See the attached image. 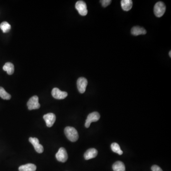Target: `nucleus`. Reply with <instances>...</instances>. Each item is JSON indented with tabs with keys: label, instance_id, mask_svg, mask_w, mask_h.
<instances>
[{
	"label": "nucleus",
	"instance_id": "nucleus-1",
	"mask_svg": "<svg viewBox=\"0 0 171 171\" xmlns=\"http://www.w3.org/2000/svg\"><path fill=\"white\" fill-rule=\"evenodd\" d=\"M64 132L67 138L71 142H76L78 140V133L74 127L67 126L65 128Z\"/></svg>",
	"mask_w": 171,
	"mask_h": 171
},
{
	"label": "nucleus",
	"instance_id": "nucleus-2",
	"mask_svg": "<svg viewBox=\"0 0 171 171\" xmlns=\"http://www.w3.org/2000/svg\"><path fill=\"white\" fill-rule=\"evenodd\" d=\"M165 10H166L165 5L162 2H159L154 5L153 12L154 14L157 17H162L165 12Z\"/></svg>",
	"mask_w": 171,
	"mask_h": 171
},
{
	"label": "nucleus",
	"instance_id": "nucleus-3",
	"mask_svg": "<svg viewBox=\"0 0 171 171\" xmlns=\"http://www.w3.org/2000/svg\"><path fill=\"white\" fill-rule=\"evenodd\" d=\"M100 117V115L97 112H94L89 114L86 120V127L89 128L92 122H97L99 120Z\"/></svg>",
	"mask_w": 171,
	"mask_h": 171
},
{
	"label": "nucleus",
	"instance_id": "nucleus-4",
	"mask_svg": "<svg viewBox=\"0 0 171 171\" xmlns=\"http://www.w3.org/2000/svg\"><path fill=\"white\" fill-rule=\"evenodd\" d=\"M27 106L30 110L39 109L41 106L39 103V98L37 96H33L28 101Z\"/></svg>",
	"mask_w": 171,
	"mask_h": 171
},
{
	"label": "nucleus",
	"instance_id": "nucleus-5",
	"mask_svg": "<svg viewBox=\"0 0 171 171\" xmlns=\"http://www.w3.org/2000/svg\"><path fill=\"white\" fill-rule=\"evenodd\" d=\"M75 7L81 15L86 16L88 14L87 5L83 1H78L76 3Z\"/></svg>",
	"mask_w": 171,
	"mask_h": 171
},
{
	"label": "nucleus",
	"instance_id": "nucleus-6",
	"mask_svg": "<svg viewBox=\"0 0 171 171\" xmlns=\"http://www.w3.org/2000/svg\"><path fill=\"white\" fill-rule=\"evenodd\" d=\"M56 157L58 161L59 162L64 163L67 161L68 158V156L66 149L63 147L60 148L57 153L56 154Z\"/></svg>",
	"mask_w": 171,
	"mask_h": 171
},
{
	"label": "nucleus",
	"instance_id": "nucleus-7",
	"mask_svg": "<svg viewBox=\"0 0 171 171\" xmlns=\"http://www.w3.org/2000/svg\"><path fill=\"white\" fill-rule=\"evenodd\" d=\"M51 94L54 98L57 99H64L68 96L67 92L62 91L57 88H54L52 89Z\"/></svg>",
	"mask_w": 171,
	"mask_h": 171
},
{
	"label": "nucleus",
	"instance_id": "nucleus-8",
	"mask_svg": "<svg viewBox=\"0 0 171 171\" xmlns=\"http://www.w3.org/2000/svg\"><path fill=\"white\" fill-rule=\"evenodd\" d=\"M88 85V81L84 78H79L77 81V87L80 93H84Z\"/></svg>",
	"mask_w": 171,
	"mask_h": 171
},
{
	"label": "nucleus",
	"instance_id": "nucleus-9",
	"mask_svg": "<svg viewBox=\"0 0 171 171\" xmlns=\"http://www.w3.org/2000/svg\"><path fill=\"white\" fill-rule=\"evenodd\" d=\"M43 119L46 122V125L48 127H50L53 126L56 121L55 115L52 113H48L43 116Z\"/></svg>",
	"mask_w": 171,
	"mask_h": 171
},
{
	"label": "nucleus",
	"instance_id": "nucleus-10",
	"mask_svg": "<svg viewBox=\"0 0 171 171\" xmlns=\"http://www.w3.org/2000/svg\"><path fill=\"white\" fill-rule=\"evenodd\" d=\"M29 141L34 147L35 150L37 152L39 153H42L44 150L42 145L39 143V139L36 137H30Z\"/></svg>",
	"mask_w": 171,
	"mask_h": 171
},
{
	"label": "nucleus",
	"instance_id": "nucleus-11",
	"mask_svg": "<svg viewBox=\"0 0 171 171\" xmlns=\"http://www.w3.org/2000/svg\"><path fill=\"white\" fill-rule=\"evenodd\" d=\"M97 155V151L95 148H90L86 152L84 158L86 160H89L96 157Z\"/></svg>",
	"mask_w": 171,
	"mask_h": 171
},
{
	"label": "nucleus",
	"instance_id": "nucleus-12",
	"mask_svg": "<svg viewBox=\"0 0 171 171\" xmlns=\"http://www.w3.org/2000/svg\"><path fill=\"white\" fill-rule=\"evenodd\" d=\"M132 34L134 36H138L144 35L146 34V31L144 28L140 26H135L131 30Z\"/></svg>",
	"mask_w": 171,
	"mask_h": 171
},
{
	"label": "nucleus",
	"instance_id": "nucleus-13",
	"mask_svg": "<svg viewBox=\"0 0 171 171\" xmlns=\"http://www.w3.org/2000/svg\"><path fill=\"white\" fill-rule=\"evenodd\" d=\"M36 166L33 164H28L21 165L19 167V171H35Z\"/></svg>",
	"mask_w": 171,
	"mask_h": 171
},
{
	"label": "nucleus",
	"instance_id": "nucleus-14",
	"mask_svg": "<svg viewBox=\"0 0 171 171\" xmlns=\"http://www.w3.org/2000/svg\"><path fill=\"white\" fill-rule=\"evenodd\" d=\"M122 9L125 11H128L132 8L133 2L131 0H122L121 2Z\"/></svg>",
	"mask_w": 171,
	"mask_h": 171
},
{
	"label": "nucleus",
	"instance_id": "nucleus-15",
	"mask_svg": "<svg viewBox=\"0 0 171 171\" xmlns=\"http://www.w3.org/2000/svg\"><path fill=\"white\" fill-rule=\"evenodd\" d=\"M3 70L4 71H6L9 75H12L14 71V67L12 63L7 62L3 66Z\"/></svg>",
	"mask_w": 171,
	"mask_h": 171
},
{
	"label": "nucleus",
	"instance_id": "nucleus-16",
	"mask_svg": "<svg viewBox=\"0 0 171 171\" xmlns=\"http://www.w3.org/2000/svg\"><path fill=\"white\" fill-rule=\"evenodd\" d=\"M112 168L114 171H125V165L121 161H117L114 163Z\"/></svg>",
	"mask_w": 171,
	"mask_h": 171
},
{
	"label": "nucleus",
	"instance_id": "nucleus-17",
	"mask_svg": "<svg viewBox=\"0 0 171 171\" xmlns=\"http://www.w3.org/2000/svg\"><path fill=\"white\" fill-rule=\"evenodd\" d=\"M111 148L112 150L114 152L118 153L119 155H122L123 153V151L121 150L120 146L117 143H112L111 145Z\"/></svg>",
	"mask_w": 171,
	"mask_h": 171
},
{
	"label": "nucleus",
	"instance_id": "nucleus-18",
	"mask_svg": "<svg viewBox=\"0 0 171 171\" xmlns=\"http://www.w3.org/2000/svg\"><path fill=\"white\" fill-rule=\"evenodd\" d=\"M0 97L5 100H9L11 98V96L3 88L0 87Z\"/></svg>",
	"mask_w": 171,
	"mask_h": 171
},
{
	"label": "nucleus",
	"instance_id": "nucleus-19",
	"mask_svg": "<svg viewBox=\"0 0 171 171\" xmlns=\"http://www.w3.org/2000/svg\"><path fill=\"white\" fill-rule=\"evenodd\" d=\"M0 28L2 30L3 33H6L10 30L11 26L6 22H4L0 24Z\"/></svg>",
	"mask_w": 171,
	"mask_h": 171
},
{
	"label": "nucleus",
	"instance_id": "nucleus-20",
	"mask_svg": "<svg viewBox=\"0 0 171 171\" xmlns=\"http://www.w3.org/2000/svg\"><path fill=\"white\" fill-rule=\"evenodd\" d=\"M100 2L104 7H105L108 6L110 4L111 1V0H101Z\"/></svg>",
	"mask_w": 171,
	"mask_h": 171
},
{
	"label": "nucleus",
	"instance_id": "nucleus-21",
	"mask_svg": "<svg viewBox=\"0 0 171 171\" xmlns=\"http://www.w3.org/2000/svg\"><path fill=\"white\" fill-rule=\"evenodd\" d=\"M151 170L152 171H163L159 166L157 165H153L152 166Z\"/></svg>",
	"mask_w": 171,
	"mask_h": 171
},
{
	"label": "nucleus",
	"instance_id": "nucleus-22",
	"mask_svg": "<svg viewBox=\"0 0 171 171\" xmlns=\"http://www.w3.org/2000/svg\"><path fill=\"white\" fill-rule=\"evenodd\" d=\"M169 56H170V57L171 58V51H170V52H169Z\"/></svg>",
	"mask_w": 171,
	"mask_h": 171
}]
</instances>
